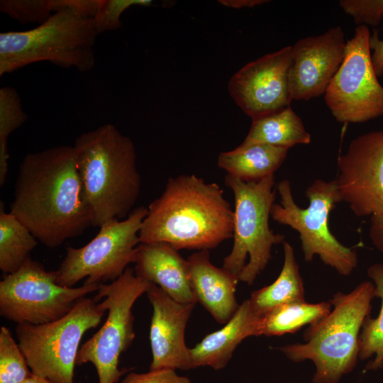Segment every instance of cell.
Wrapping results in <instances>:
<instances>
[{
	"instance_id": "6da1fadb",
	"label": "cell",
	"mask_w": 383,
	"mask_h": 383,
	"mask_svg": "<svg viewBox=\"0 0 383 383\" xmlns=\"http://www.w3.org/2000/svg\"><path fill=\"white\" fill-rule=\"evenodd\" d=\"M10 212L49 248L92 226L73 145H58L24 156Z\"/></svg>"
},
{
	"instance_id": "7a4b0ae2",
	"label": "cell",
	"mask_w": 383,
	"mask_h": 383,
	"mask_svg": "<svg viewBox=\"0 0 383 383\" xmlns=\"http://www.w3.org/2000/svg\"><path fill=\"white\" fill-rule=\"evenodd\" d=\"M233 210L223 189L195 174L170 177L148 207L140 243H167L177 250H208L233 235Z\"/></svg>"
},
{
	"instance_id": "3957f363",
	"label": "cell",
	"mask_w": 383,
	"mask_h": 383,
	"mask_svg": "<svg viewBox=\"0 0 383 383\" xmlns=\"http://www.w3.org/2000/svg\"><path fill=\"white\" fill-rule=\"evenodd\" d=\"M73 146L92 226L126 218L141 187L133 140L106 123L82 133Z\"/></svg>"
},
{
	"instance_id": "277c9868",
	"label": "cell",
	"mask_w": 383,
	"mask_h": 383,
	"mask_svg": "<svg viewBox=\"0 0 383 383\" xmlns=\"http://www.w3.org/2000/svg\"><path fill=\"white\" fill-rule=\"evenodd\" d=\"M374 290L373 282L365 281L350 293L337 292L328 300L333 309L305 330V343L277 349L294 362L311 360L316 368L313 383H339L357 365L360 334L370 314Z\"/></svg>"
},
{
	"instance_id": "5b68a950",
	"label": "cell",
	"mask_w": 383,
	"mask_h": 383,
	"mask_svg": "<svg viewBox=\"0 0 383 383\" xmlns=\"http://www.w3.org/2000/svg\"><path fill=\"white\" fill-rule=\"evenodd\" d=\"M98 35L93 18L76 11L74 0H62V7L37 27L0 33V76L43 61L90 71Z\"/></svg>"
},
{
	"instance_id": "8992f818",
	"label": "cell",
	"mask_w": 383,
	"mask_h": 383,
	"mask_svg": "<svg viewBox=\"0 0 383 383\" xmlns=\"http://www.w3.org/2000/svg\"><path fill=\"white\" fill-rule=\"evenodd\" d=\"M224 182L234 195L233 245L224 257L223 268L252 284L272 258L273 245L284 235L274 233L269 217L275 199L274 174L245 182L226 174Z\"/></svg>"
},
{
	"instance_id": "52a82bcc",
	"label": "cell",
	"mask_w": 383,
	"mask_h": 383,
	"mask_svg": "<svg viewBox=\"0 0 383 383\" xmlns=\"http://www.w3.org/2000/svg\"><path fill=\"white\" fill-rule=\"evenodd\" d=\"M106 311L101 302L84 296L60 319L40 325L17 324L18 344L32 373L52 383H74L81 340L99 324Z\"/></svg>"
},
{
	"instance_id": "ba28073f",
	"label": "cell",
	"mask_w": 383,
	"mask_h": 383,
	"mask_svg": "<svg viewBox=\"0 0 383 383\" xmlns=\"http://www.w3.org/2000/svg\"><path fill=\"white\" fill-rule=\"evenodd\" d=\"M280 204H274L270 216L279 224L291 227L299 234L305 261H312L315 255L338 274L348 276L357 266V253L333 235L328 225L329 215L340 203L333 179H316L306 189L309 204L300 208L294 201L290 182L283 179L277 184Z\"/></svg>"
},
{
	"instance_id": "9c48e42d",
	"label": "cell",
	"mask_w": 383,
	"mask_h": 383,
	"mask_svg": "<svg viewBox=\"0 0 383 383\" xmlns=\"http://www.w3.org/2000/svg\"><path fill=\"white\" fill-rule=\"evenodd\" d=\"M152 284L130 267L117 279L99 284L94 299L102 300L108 315L99 330L82 344L76 359V365L91 363L95 367L99 383H116L127 371L118 364L135 338L132 309Z\"/></svg>"
},
{
	"instance_id": "30bf717a",
	"label": "cell",
	"mask_w": 383,
	"mask_h": 383,
	"mask_svg": "<svg viewBox=\"0 0 383 383\" xmlns=\"http://www.w3.org/2000/svg\"><path fill=\"white\" fill-rule=\"evenodd\" d=\"M148 208L134 209L123 220H111L99 228L96 236L80 248L68 246L59 267L56 282L74 287L79 281L99 285L121 277L134 263L140 244L139 231Z\"/></svg>"
},
{
	"instance_id": "8fae6325",
	"label": "cell",
	"mask_w": 383,
	"mask_h": 383,
	"mask_svg": "<svg viewBox=\"0 0 383 383\" xmlns=\"http://www.w3.org/2000/svg\"><path fill=\"white\" fill-rule=\"evenodd\" d=\"M99 285L84 283L67 287L56 282L55 271H48L30 257L16 272L0 282V315L17 324H45L61 318Z\"/></svg>"
},
{
	"instance_id": "7c38bea8",
	"label": "cell",
	"mask_w": 383,
	"mask_h": 383,
	"mask_svg": "<svg viewBox=\"0 0 383 383\" xmlns=\"http://www.w3.org/2000/svg\"><path fill=\"white\" fill-rule=\"evenodd\" d=\"M337 165L333 180L340 202L356 216L370 217V238L383 253V131L352 140Z\"/></svg>"
},
{
	"instance_id": "4fadbf2b",
	"label": "cell",
	"mask_w": 383,
	"mask_h": 383,
	"mask_svg": "<svg viewBox=\"0 0 383 383\" xmlns=\"http://www.w3.org/2000/svg\"><path fill=\"white\" fill-rule=\"evenodd\" d=\"M370 36L367 26L355 28L324 94L328 108L340 123H364L383 115V86L373 66Z\"/></svg>"
},
{
	"instance_id": "5bb4252c",
	"label": "cell",
	"mask_w": 383,
	"mask_h": 383,
	"mask_svg": "<svg viewBox=\"0 0 383 383\" xmlns=\"http://www.w3.org/2000/svg\"><path fill=\"white\" fill-rule=\"evenodd\" d=\"M292 55V46L284 47L250 61L231 77L229 94L252 121L290 106Z\"/></svg>"
},
{
	"instance_id": "9a60e30c",
	"label": "cell",
	"mask_w": 383,
	"mask_h": 383,
	"mask_svg": "<svg viewBox=\"0 0 383 383\" xmlns=\"http://www.w3.org/2000/svg\"><path fill=\"white\" fill-rule=\"evenodd\" d=\"M346 43L342 28L337 26L292 45L289 74L292 101H307L325 94L343 61Z\"/></svg>"
},
{
	"instance_id": "2e32d148",
	"label": "cell",
	"mask_w": 383,
	"mask_h": 383,
	"mask_svg": "<svg viewBox=\"0 0 383 383\" xmlns=\"http://www.w3.org/2000/svg\"><path fill=\"white\" fill-rule=\"evenodd\" d=\"M146 294L153 310L150 327L152 357L150 370L192 369L184 335L194 304L179 302L153 284Z\"/></svg>"
},
{
	"instance_id": "e0dca14e",
	"label": "cell",
	"mask_w": 383,
	"mask_h": 383,
	"mask_svg": "<svg viewBox=\"0 0 383 383\" xmlns=\"http://www.w3.org/2000/svg\"><path fill=\"white\" fill-rule=\"evenodd\" d=\"M133 269L137 276L160 287L173 299L197 302L190 285L187 260L167 243H140Z\"/></svg>"
},
{
	"instance_id": "ac0fdd59",
	"label": "cell",
	"mask_w": 383,
	"mask_h": 383,
	"mask_svg": "<svg viewBox=\"0 0 383 383\" xmlns=\"http://www.w3.org/2000/svg\"><path fill=\"white\" fill-rule=\"evenodd\" d=\"M188 276L197 301L220 323H226L240 305L235 299L238 277L210 261L208 250H199L187 259Z\"/></svg>"
},
{
	"instance_id": "d6986e66",
	"label": "cell",
	"mask_w": 383,
	"mask_h": 383,
	"mask_svg": "<svg viewBox=\"0 0 383 383\" xmlns=\"http://www.w3.org/2000/svg\"><path fill=\"white\" fill-rule=\"evenodd\" d=\"M261 318L252 310L248 300L240 304L221 329L208 334L189 348L192 369L209 366L215 370L225 367L237 346L246 338L260 335Z\"/></svg>"
},
{
	"instance_id": "ffe728a7",
	"label": "cell",
	"mask_w": 383,
	"mask_h": 383,
	"mask_svg": "<svg viewBox=\"0 0 383 383\" xmlns=\"http://www.w3.org/2000/svg\"><path fill=\"white\" fill-rule=\"evenodd\" d=\"M288 150L267 144L240 145L234 150L221 152L217 165L228 175L245 182H256L274 174Z\"/></svg>"
},
{
	"instance_id": "44dd1931",
	"label": "cell",
	"mask_w": 383,
	"mask_h": 383,
	"mask_svg": "<svg viewBox=\"0 0 383 383\" xmlns=\"http://www.w3.org/2000/svg\"><path fill=\"white\" fill-rule=\"evenodd\" d=\"M284 264L279 275L271 284L254 291L248 299L255 314L262 318L283 305L305 301L303 279L292 246L283 243Z\"/></svg>"
},
{
	"instance_id": "7402d4cb",
	"label": "cell",
	"mask_w": 383,
	"mask_h": 383,
	"mask_svg": "<svg viewBox=\"0 0 383 383\" xmlns=\"http://www.w3.org/2000/svg\"><path fill=\"white\" fill-rule=\"evenodd\" d=\"M310 142L311 135L302 120L289 106L273 114L252 120L250 131L240 145L261 143L289 149Z\"/></svg>"
},
{
	"instance_id": "603a6c76",
	"label": "cell",
	"mask_w": 383,
	"mask_h": 383,
	"mask_svg": "<svg viewBox=\"0 0 383 383\" xmlns=\"http://www.w3.org/2000/svg\"><path fill=\"white\" fill-rule=\"evenodd\" d=\"M329 301L316 304L305 301L279 306L260 321V335H282L294 333L306 325H313L324 318L331 311Z\"/></svg>"
},
{
	"instance_id": "cb8c5ba5",
	"label": "cell",
	"mask_w": 383,
	"mask_h": 383,
	"mask_svg": "<svg viewBox=\"0 0 383 383\" xmlns=\"http://www.w3.org/2000/svg\"><path fill=\"white\" fill-rule=\"evenodd\" d=\"M38 240L4 204L0 206V270L6 275L16 272L30 257Z\"/></svg>"
},
{
	"instance_id": "d4e9b609",
	"label": "cell",
	"mask_w": 383,
	"mask_h": 383,
	"mask_svg": "<svg viewBox=\"0 0 383 383\" xmlns=\"http://www.w3.org/2000/svg\"><path fill=\"white\" fill-rule=\"evenodd\" d=\"M374 285V295L381 301V309L376 318H365L360 334L359 358L362 360L373 357L365 370H377L383 367V264L376 263L367 270Z\"/></svg>"
},
{
	"instance_id": "484cf974",
	"label": "cell",
	"mask_w": 383,
	"mask_h": 383,
	"mask_svg": "<svg viewBox=\"0 0 383 383\" xmlns=\"http://www.w3.org/2000/svg\"><path fill=\"white\" fill-rule=\"evenodd\" d=\"M21 100L16 90L11 87L0 89V185L6 180L9 171L8 139L10 134L27 120Z\"/></svg>"
},
{
	"instance_id": "4316f807",
	"label": "cell",
	"mask_w": 383,
	"mask_h": 383,
	"mask_svg": "<svg viewBox=\"0 0 383 383\" xmlns=\"http://www.w3.org/2000/svg\"><path fill=\"white\" fill-rule=\"evenodd\" d=\"M18 344L6 326L0 329V383H22L31 374Z\"/></svg>"
},
{
	"instance_id": "83f0119b",
	"label": "cell",
	"mask_w": 383,
	"mask_h": 383,
	"mask_svg": "<svg viewBox=\"0 0 383 383\" xmlns=\"http://www.w3.org/2000/svg\"><path fill=\"white\" fill-rule=\"evenodd\" d=\"M60 9V0H1L0 11L21 23L48 20Z\"/></svg>"
},
{
	"instance_id": "f1b7e54d",
	"label": "cell",
	"mask_w": 383,
	"mask_h": 383,
	"mask_svg": "<svg viewBox=\"0 0 383 383\" xmlns=\"http://www.w3.org/2000/svg\"><path fill=\"white\" fill-rule=\"evenodd\" d=\"M152 0H100L98 10L93 17L98 34L115 30L122 26L121 16L130 7L150 6Z\"/></svg>"
},
{
	"instance_id": "f546056e",
	"label": "cell",
	"mask_w": 383,
	"mask_h": 383,
	"mask_svg": "<svg viewBox=\"0 0 383 383\" xmlns=\"http://www.w3.org/2000/svg\"><path fill=\"white\" fill-rule=\"evenodd\" d=\"M338 4L358 26H377L383 18V0H340Z\"/></svg>"
},
{
	"instance_id": "4dcf8cb0",
	"label": "cell",
	"mask_w": 383,
	"mask_h": 383,
	"mask_svg": "<svg viewBox=\"0 0 383 383\" xmlns=\"http://www.w3.org/2000/svg\"><path fill=\"white\" fill-rule=\"evenodd\" d=\"M121 383H192L187 377L177 374L176 370L158 369L145 373L128 374Z\"/></svg>"
},
{
	"instance_id": "1f68e13d",
	"label": "cell",
	"mask_w": 383,
	"mask_h": 383,
	"mask_svg": "<svg viewBox=\"0 0 383 383\" xmlns=\"http://www.w3.org/2000/svg\"><path fill=\"white\" fill-rule=\"evenodd\" d=\"M370 49L373 50L372 60L375 72L378 77L383 76V40L378 37L377 30L370 36Z\"/></svg>"
},
{
	"instance_id": "d6a6232c",
	"label": "cell",
	"mask_w": 383,
	"mask_h": 383,
	"mask_svg": "<svg viewBox=\"0 0 383 383\" xmlns=\"http://www.w3.org/2000/svg\"><path fill=\"white\" fill-rule=\"evenodd\" d=\"M270 1L267 0H220L218 3L233 9L252 8Z\"/></svg>"
},
{
	"instance_id": "836d02e7",
	"label": "cell",
	"mask_w": 383,
	"mask_h": 383,
	"mask_svg": "<svg viewBox=\"0 0 383 383\" xmlns=\"http://www.w3.org/2000/svg\"><path fill=\"white\" fill-rule=\"evenodd\" d=\"M22 383H52L51 381L32 374L27 379Z\"/></svg>"
}]
</instances>
